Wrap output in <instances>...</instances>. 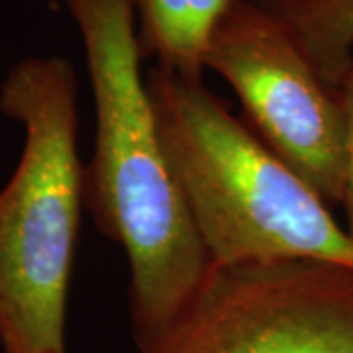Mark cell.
<instances>
[{
    "label": "cell",
    "mask_w": 353,
    "mask_h": 353,
    "mask_svg": "<svg viewBox=\"0 0 353 353\" xmlns=\"http://www.w3.org/2000/svg\"><path fill=\"white\" fill-rule=\"evenodd\" d=\"M275 14L332 87L353 63V0H255Z\"/></svg>",
    "instance_id": "7"
},
{
    "label": "cell",
    "mask_w": 353,
    "mask_h": 353,
    "mask_svg": "<svg viewBox=\"0 0 353 353\" xmlns=\"http://www.w3.org/2000/svg\"><path fill=\"white\" fill-rule=\"evenodd\" d=\"M167 167L212 267L320 261L353 269L330 204L199 77H145Z\"/></svg>",
    "instance_id": "2"
},
{
    "label": "cell",
    "mask_w": 353,
    "mask_h": 353,
    "mask_svg": "<svg viewBox=\"0 0 353 353\" xmlns=\"http://www.w3.org/2000/svg\"><path fill=\"white\" fill-rule=\"evenodd\" d=\"M338 88L345 114V169L340 204L345 210V232L353 240V63Z\"/></svg>",
    "instance_id": "8"
},
{
    "label": "cell",
    "mask_w": 353,
    "mask_h": 353,
    "mask_svg": "<svg viewBox=\"0 0 353 353\" xmlns=\"http://www.w3.org/2000/svg\"><path fill=\"white\" fill-rule=\"evenodd\" d=\"M240 97L248 126L328 202L340 204L345 114L289 28L255 0H226L202 53Z\"/></svg>",
    "instance_id": "4"
},
{
    "label": "cell",
    "mask_w": 353,
    "mask_h": 353,
    "mask_svg": "<svg viewBox=\"0 0 353 353\" xmlns=\"http://www.w3.org/2000/svg\"><path fill=\"white\" fill-rule=\"evenodd\" d=\"M0 110L26 134L0 190V345L67 353V292L85 204L73 65L55 55L18 61L0 85Z\"/></svg>",
    "instance_id": "3"
},
{
    "label": "cell",
    "mask_w": 353,
    "mask_h": 353,
    "mask_svg": "<svg viewBox=\"0 0 353 353\" xmlns=\"http://www.w3.org/2000/svg\"><path fill=\"white\" fill-rule=\"evenodd\" d=\"M139 353H353V269L320 261L212 267Z\"/></svg>",
    "instance_id": "5"
},
{
    "label": "cell",
    "mask_w": 353,
    "mask_h": 353,
    "mask_svg": "<svg viewBox=\"0 0 353 353\" xmlns=\"http://www.w3.org/2000/svg\"><path fill=\"white\" fill-rule=\"evenodd\" d=\"M85 46L97 136L85 204L128 253L130 310L148 345L201 289L212 261L167 167L141 77L138 0H65Z\"/></svg>",
    "instance_id": "1"
},
{
    "label": "cell",
    "mask_w": 353,
    "mask_h": 353,
    "mask_svg": "<svg viewBox=\"0 0 353 353\" xmlns=\"http://www.w3.org/2000/svg\"><path fill=\"white\" fill-rule=\"evenodd\" d=\"M226 0H138L141 55L157 67L202 79V53Z\"/></svg>",
    "instance_id": "6"
}]
</instances>
